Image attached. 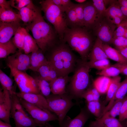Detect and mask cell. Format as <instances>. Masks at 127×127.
I'll list each match as a JSON object with an SVG mask.
<instances>
[{"mask_svg":"<svg viewBox=\"0 0 127 127\" xmlns=\"http://www.w3.org/2000/svg\"><path fill=\"white\" fill-rule=\"evenodd\" d=\"M71 78L68 75L57 77L50 83L51 92L55 95H61L67 93L66 86Z\"/></svg>","mask_w":127,"mask_h":127,"instance_id":"obj_19","label":"cell"},{"mask_svg":"<svg viewBox=\"0 0 127 127\" xmlns=\"http://www.w3.org/2000/svg\"><path fill=\"white\" fill-rule=\"evenodd\" d=\"M18 49L13 43L12 39L8 41L3 43H0V58H4L11 54L17 52Z\"/></svg>","mask_w":127,"mask_h":127,"instance_id":"obj_30","label":"cell"},{"mask_svg":"<svg viewBox=\"0 0 127 127\" xmlns=\"http://www.w3.org/2000/svg\"><path fill=\"white\" fill-rule=\"evenodd\" d=\"M123 20L119 17H117L113 19L110 21L113 24L118 26L121 24Z\"/></svg>","mask_w":127,"mask_h":127,"instance_id":"obj_50","label":"cell"},{"mask_svg":"<svg viewBox=\"0 0 127 127\" xmlns=\"http://www.w3.org/2000/svg\"><path fill=\"white\" fill-rule=\"evenodd\" d=\"M63 13H65L74 4L70 0H52Z\"/></svg>","mask_w":127,"mask_h":127,"instance_id":"obj_40","label":"cell"},{"mask_svg":"<svg viewBox=\"0 0 127 127\" xmlns=\"http://www.w3.org/2000/svg\"><path fill=\"white\" fill-rule=\"evenodd\" d=\"M32 77L41 94L46 98L49 96L51 92L49 83L39 75Z\"/></svg>","mask_w":127,"mask_h":127,"instance_id":"obj_29","label":"cell"},{"mask_svg":"<svg viewBox=\"0 0 127 127\" xmlns=\"http://www.w3.org/2000/svg\"><path fill=\"white\" fill-rule=\"evenodd\" d=\"M19 98L23 108L40 127H45L46 124L49 121L56 120L58 121V117L55 114L32 104L21 98Z\"/></svg>","mask_w":127,"mask_h":127,"instance_id":"obj_8","label":"cell"},{"mask_svg":"<svg viewBox=\"0 0 127 127\" xmlns=\"http://www.w3.org/2000/svg\"><path fill=\"white\" fill-rule=\"evenodd\" d=\"M89 67L100 70H103L110 66L109 61L108 59H102L94 61L87 62Z\"/></svg>","mask_w":127,"mask_h":127,"instance_id":"obj_36","label":"cell"},{"mask_svg":"<svg viewBox=\"0 0 127 127\" xmlns=\"http://www.w3.org/2000/svg\"><path fill=\"white\" fill-rule=\"evenodd\" d=\"M48 62L44 53L40 49L33 52L31 54L30 66L29 69L37 72L43 65Z\"/></svg>","mask_w":127,"mask_h":127,"instance_id":"obj_20","label":"cell"},{"mask_svg":"<svg viewBox=\"0 0 127 127\" xmlns=\"http://www.w3.org/2000/svg\"><path fill=\"white\" fill-rule=\"evenodd\" d=\"M111 79V83L107 92L105 100L106 102L110 101L114 97L121 83V78L119 76Z\"/></svg>","mask_w":127,"mask_h":127,"instance_id":"obj_34","label":"cell"},{"mask_svg":"<svg viewBox=\"0 0 127 127\" xmlns=\"http://www.w3.org/2000/svg\"><path fill=\"white\" fill-rule=\"evenodd\" d=\"M118 1L120 6L127 8V0H119Z\"/></svg>","mask_w":127,"mask_h":127,"instance_id":"obj_54","label":"cell"},{"mask_svg":"<svg viewBox=\"0 0 127 127\" xmlns=\"http://www.w3.org/2000/svg\"><path fill=\"white\" fill-rule=\"evenodd\" d=\"M104 16L110 21L117 17L124 19L126 17L123 14L120 8V6L118 1L114 0L108 7L107 8Z\"/></svg>","mask_w":127,"mask_h":127,"instance_id":"obj_23","label":"cell"},{"mask_svg":"<svg viewBox=\"0 0 127 127\" xmlns=\"http://www.w3.org/2000/svg\"><path fill=\"white\" fill-rule=\"evenodd\" d=\"M117 26H121L127 29V17L123 20L119 25Z\"/></svg>","mask_w":127,"mask_h":127,"instance_id":"obj_52","label":"cell"},{"mask_svg":"<svg viewBox=\"0 0 127 127\" xmlns=\"http://www.w3.org/2000/svg\"><path fill=\"white\" fill-rule=\"evenodd\" d=\"M117 27L103 16L92 28L94 33L104 44H112L113 33Z\"/></svg>","mask_w":127,"mask_h":127,"instance_id":"obj_10","label":"cell"},{"mask_svg":"<svg viewBox=\"0 0 127 127\" xmlns=\"http://www.w3.org/2000/svg\"><path fill=\"white\" fill-rule=\"evenodd\" d=\"M31 54L23 53L18 51L15 53L9 56L7 58V65L18 70L25 71L29 69Z\"/></svg>","mask_w":127,"mask_h":127,"instance_id":"obj_11","label":"cell"},{"mask_svg":"<svg viewBox=\"0 0 127 127\" xmlns=\"http://www.w3.org/2000/svg\"><path fill=\"white\" fill-rule=\"evenodd\" d=\"M89 118L88 113L82 109L79 113L73 118L66 115L59 127H83Z\"/></svg>","mask_w":127,"mask_h":127,"instance_id":"obj_16","label":"cell"},{"mask_svg":"<svg viewBox=\"0 0 127 127\" xmlns=\"http://www.w3.org/2000/svg\"><path fill=\"white\" fill-rule=\"evenodd\" d=\"M0 6L6 9L12 10L9 1L5 0H0Z\"/></svg>","mask_w":127,"mask_h":127,"instance_id":"obj_48","label":"cell"},{"mask_svg":"<svg viewBox=\"0 0 127 127\" xmlns=\"http://www.w3.org/2000/svg\"><path fill=\"white\" fill-rule=\"evenodd\" d=\"M0 127H12L10 123L4 122L0 120Z\"/></svg>","mask_w":127,"mask_h":127,"instance_id":"obj_53","label":"cell"},{"mask_svg":"<svg viewBox=\"0 0 127 127\" xmlns=\"http://www.w3.org/2000/svg\"><path fill=\"white\" fill-rule=\"evenodd\" d=\"M113 65L119 68L121 73L127 75V64L117 63Z\"/></svg>","mask_w":127,"mask_h":127,"instance_id":"obj_46","label":"cell"},{"mask_svg":"<svg viewBox=\"0 0 127 127\" xmlns=\"http://www.w3.org/2000/svg\"><path fill=\"white\" fill-rule=\"evenodd\" d=\"M26 25V29L32 32L39 48L44 54L60 40L54 28L44 20L40 9L34 20Z\"/></svg>","mask_w":127,"mask_h":127,"instance_id":"obj_2","label":"cell"},{"mask_svg":"<svg viewBox=\"0 0 127 127\" xmlns=\"http://www.w3.org/2000/svg\"><path fill=\"white\" fill-rule=\"evenodd\" d=\"M92 2L93 5L99 13L102 16H104L107 8L104 0H93Z\"/></svg>","mask_w":127,"mask_h":127,"instance_id":"obj_42","label":"cell"},{"mask_svg":"<svg viewBox=\"0 0 127 127\" xmlns=\"http://www.w3.org/2000/svg\"><path fill=\"white\" fill-rule=\"evenodd\" d=\"M21 20L18 13L13 10L6 9L0 7V21L3 22L20 21Z\"/></svg>","mask_w":127,"mask_h":127,"instance_id":"obj_28","label":"cell"},{"mask_svg":"<svg viewBox=\"0 0 127 127\" xmlns=\"http://www.w3.org/2000/svg\"><path fill=\"white\" fill-rule=\"evenodd\" d=\"M0 82L2 87L9 91L11 95L16 92L12 80L1 69L0 70Z\"/></svg>","mask_w":127,"mask_h":127,"instance_id":"obj_33","label":"cell"},{"mask_svg":"<svg viewBox=\"0 0 127 127\" xmlns=\"http://www.w3.org/2000/svg\"><path fill=\"white\" fill-rule=\"evenodd\" d=\"M16 94L19 98L43 109L52 112L46 98L41 94L21 92H16Z\"/></svg>","mask_w":127,"mask_h":127,"instance_id":"obj_14","label":"cell"},{"mask_svg":"<svg viewBox=\"0 0 127 127\" xmlns=\"http://www.w3.org/2000/svg\"><path fill=\"white\" fill-rule=\"evenodd\" d=\"M103 47L108 58L118 63L127 64V60L117 50L107 44H103Z\"/></svg>","mask_w":127,"mask_h":127,"instance_id":"obj_24","label":"cell"},{"mask_svg":"<svg viewBox=\"0 0 127 127\" xmlns=\"http://www.w3.org/2000/svg\"><path fill=\"white\" fill-rule=\"evenodd\" d=\"M120 8L123 15L127 17V8L120 6Z\"/></svg>","mask_w":127,"mask_h":127,"instance_id":"obj_55","label":"cell"},{"mask_svg":"<svg viewBox=\"0 0 127 127\" xmlns=\"http://www.w3.org/2000/svg\"><path fill=\"white\" fill-rule=\"evenodd\" d=\"M88 127H123L119 120L111 117L106 113L101 117L91 121Z\"/></svg>","mask_w":127,"mask_h":127,"instance_id":"obj_17","label":"cell"},{"mask_svg":"<svg viewBox=\"0 0 127 127\" xmlns=\"http://www.w3.org/2000/svg\"><path fill=\"white\" fill-rule=\"evenodd\" d=\"M9 1L12 7L19 11L32 2L30 0H11Z\"/></svg>","mask_w":127,"mask_h":127,"instance_id":"obj_41","label":"cell"},{"mask_svg":"<svg viewBox=\"0 0 127 127\" xmlns=\"http://www.w3.org/2000/svg\"><path fill=\"white\" fill-rule=\"evenodd\" d=\"M40 9L32 2L19 11L18 14L20 20L26 25L34 20Z\"/></svg>","mask_w":127,"mask_h":127,"instance_id":"obj_18","label":"cell"},{"mask_svg":"<svg viewBox=\"0 0 127 127\" xmlns=\"http://www.w3.org/2000/svg\"><path fill=\"white\" fill-rule=\"evenodd\" d=\"M125 98L124 97L117 101L110 110L105 113L109 117L114 118L119 115Z\"/></svg>","mask_w":127,"mask_h":127,"instance_id":"obj_38","label":"cell"},{"mask_svg":"<svg viewBox=\"0 0 127 127\" xmlns=\"http://www.w3.org/2000/svg\"></svg>","mask_w":127,"mask_h":127,"instance_id":"obj_59","label":"cell"},{"mask_svg":"<svg viewBox=\"0 0 127 127\" xmlns=\"http://www.w3.org/2000/svg\"><path fill=\"white\" fill-rule=\"evenodd\" d=\"M93 96L94 101H99L100 97V93L97 90L93 87H89Z\"/></svg>","mask_w":127,"mask_h":127,"instance_id":"obj_47","label":"cell"},{"mask_svg":"<svg viewBox=\"0 0 127 127\" xmlns=\"http://www.w3.org/2000/svg\"><path fill=\"white\" fill-rule=\"evenodd\" d=\"M45 127H54L48 123H47L45 125Z\"/></svg>","mask_w":127,"mask_h":127,"instance_id":"obj_57","label":"cell"},{"mask_svg":"<svg viewBox=\"0 0 127 127\" xmlns=\"http://www.w3.org/2000/svg\"><path fill=\"white\" fill-rule=\"evenodd\" d=\"M81 98L84 99L87 102L94 101L93 96L88 88L83 93Z\"/></svg>","mask_w":127,"mask_h":127,"instance_id":"obj_45","label":"cell"},{"mask_svg":"<svg viewBox=\"0 0 127 127\" xmlns=\"http://www.w3.org/2000/svg\"><path fill=\"white\" fill-rule=\"evenodd\" d=\"M116 48L123 56L127 60V46Z\"/></svg>","mask_w":127,"mask_h":127,"instance_id":"obj_49","label":"cell"},{"mask_svg":"<svg viewBox=\"0 0 127 127\" xmlns=\"http://www.w3.org/2000/svg\"><path fill=\"white\" fill-rule=\"evenodd\" d=\"M47 52L48 53L45 57L58 77L68 75L74 72L79 59L63 40L60 39Z\"/></svg>","mask_w":127,"mask_h":127,"instance_id":"obj_1","label":"cell"},{"mask_svg":"<svg viewBox=\"0 0 127 127\" xmlns=\"http://www.w3.org/2000/svg\"><path fill=\"white\" fill-rule=\"evenodd\" d=\"M112 44H114L116 48L127 46V39L124 37L113 38Z\"/></svg>","mask_w":127,"mask_h":127,"instance_id":"obj_44","label":"cell"},{"mask_svg":"<svg viewBox=\"0 0 127 127\" xmlns=\"http://www.w3.org/2000/svg\"><path fill=\"white\" fill-rule=\"evenodd\" d=\"M111 79L104 76L99 77L94 81L93 87L96 89L100 93H107L111 83Z\"/></svg>","mask_w":127,"mask_h":127,"instance_id":"obj_26","label":"cell"},{"mask_svg":"<svg viewBox=\"0 0 127 127\" xmlns=\"http://www.w3.org/2000/svg\"><path fill=\"white\" fill-rule=\"evenodd\" d=\"M28 32L26 29L20 26L12 39V41L19 51H23V47L25 36Z\"/></svg>","mask_w":127,"mask_h":127,"instance_id":"obj_27","label":"cell"},{"mask_svg":"<svg viewBox=\"0 0 127 127\" xmlns=\"http://www.w3.org/2000/svg\"><path fill=\"white\" fill-rule=\"evenodd\" d=\"M103 44L100 40L97 38L89 55L90 61L108 59L104 50Z\"/></svg>","mask_w":127,"mask_h":127,"instance_id":"obj_21","label":"cell"},{"mask_svg":"<svg viewBox=\"0 0 127 127\" xmlns=\"http://www.w3.org/2000/svg\"><path fill=\"white\" fill-rule=\"evenodd\" d=\"M85 2L75 4L74 7L79 26L84 27L83 9Z\"/></svg>","mask_w":127,"mask_h":127,"instance_id":"obj_39","label":"cell"},{"mask_svg":"<svg viewBox=\"0 0 127 127\" xmlns=\"http://www.w3.org/2000/svg\"><path fill=\"white\" fill-rule=\"evenodd\" d=\"M37 72L41 77L49 83L58 77L56 70L48 61L42 65Z\"/></svg>","mask_w":127,"mask_h":127,"instance_id":"obj_22","label":"cell"},{"mask_svg":"<svg viewBox=\"0 0 127 127\" xmlns=\"http://www.w3.org/2000/svg\"><path fill=\"white\" fill-rule=\"evenodd\" d=\"M117 28L115 30L116 32L125 33L127 32V29L121 26H117Z\"/></svg>","mask_w":127,"mask_h":127,"instance_id":"obj_51","label":"cell"},{"mask_svg":"<svg viewBox=\"0 0 127 127\" xmlns=\"http://www.w3.org/2000/svg\"><path fill=\"white\" fill-rule=\"evenodd\" d=\"M12 107L11 95L6 89H0V119L2 121L10 123V117Z\"/></svg>","mask_w":127,"mask_h":127,"instance_id":"obj_12","label":"cell"},{"mask_svg":"<svg viewBox=\"0 0 127 127\" xmlns=\"http://www.w3.org/2000/svg\"><path fill=\"white\" fill-rule=\"evenodd\" d=\"M74 4L65 12L66 24L68 28L79 26L74 8Z\"/></svg>","mask_w":127,"mask_h":127,"instance_id":"obj_31","label":"cell"},{"mask_svg":"<svg viewBox=\"0 0 127 127\" xmlns=\"http://www.w3.org/2000/svg\"><path fill=\"white\" fill-rule=\"evenodd\" d=\"M20 92L40 94L33 78L25 71H20L8 65Z\"/></svg>","mask_w":127,"mask_h":127,"instance_id":"obj_9","label":"cell"},{"mask_svg":"<svg viewBox=\"0 0 127 127\" xmlns=\"http://www.w3.org/2000/svg\"><path fill=\"white\" fill-rule=\"evenodd\" d=\"M87 106L88 110L97 118L101 117L104 108H103L99 101L87 102Z\"/></svg>","mask_w":127,"mask_h":127,"instance_id":"obj_35","label":"cell"},{"mask_svg":"<svg viewBox=\"0 0 127 127\" xmlns=\"http://www.w3.org/2000/svg\"><path fill=\"white\" fill-rule=\"evenodd\" d=\"M40 3L45 19L53 25L60 39L63 40L65 32L67 28L65 13L63 12L52 0H43Z\"/></svg>","mask_w":127,"mask_h":127,"instance_id":"obj_5","label":"cell"},{"mask_svg":"<svg viewBox=\"0 0 127 127\" xmlns=\"http://www.w3.org/2000/svg\"><path fill=\"white\" fill-rule=\"evenodd\" d=\"M84 27L92 29L103 16L97 10L92 2H85L83 9Z\"/></svg>","mask_w":127,"mask_h":127,"instance_id":"obj_13","label":"cell"},{"mask_svg":"<svg viewBox=\"0 0 127 127\" xmlns=\"http://www.w3.org/2000/svg\"><path fill=\"white\" fill-rule=\"evenodd\" d=\"M88 30L84 27L67 28L63 40L72 50L79 54L81 60L84 61H87L93 46L92 37Z\"/></svg>","mask_w":127,"mask_h":127,"instance_id":"obj_3","label":"cell"},{"mask_svg":"<svg viewBox=\"0 0 127 127\" xmlns=\"http://www.w3.org/2000/svg\"></svg>","mask_w":127,"mask_h":127,"instance_id":"obj_60","label":"cell"},{"mask_svg":"<svg viewBox=\"0 0 127 127\" xmlns=\"http://www.w3.org/2000/svg\"><path fill=\"white\" fill-rule=\"evenodd\" d=\"M90 69L87 61L79 59L67 88V93L73 99L81 98L83 93L88 88Z\"/></svg>","mask_w":127,"mask_h":127,"instance_id":"obj_4","label":"cell"},{"mask_svg":"<svg viewBox=\"0 0 127 127\" xmlns=\"http://www.w3.org/2000/svg\"><path fill=\"white\" fill-rule=\"evenodd\" d=\"M127 93V79L121 82L113 98L109 101L108 105L105 107L106 111H108L118 100L122 99Z\"/></svg>","mask_w":127,"mask_h":127,"instance_id":"obj_25","label":"cell"},{"mask_svg":"<svg viewBox=\"0 0 127 127\" xmlns=\"http://www.w3.org/2000/svg\"><path fill=\"white\" fill-rule=\"evenodd\" d=\"M46 98L51 111L57 116L60 125L68 112L74 105L72 101L73 99L67 93L59 95L52 94Z\"/></svg>","mask_w":127,"mask_h":127,"instance_id":"obj_6","label":"cell"},{"mask_svg":"<svg viewBox=\"0 0 127 127\" xmlns=\"http://www.w3.org/2000/svg\"><path fill=\"white\" fill-rule=\"evenodd\" d=\"M119 120L122 121L127 118V96L125 97L119 113Z\"/></svg>","mask_w":127,"mask_h":127,"instance_id":"obj_43","label":"cell"},{"mask_svg":"<svg viewBox=\"0 0 127 127\" xmlns=\"http://www.w3.org/2000/svg\"><path fill=\"white\" fill-rule=\"evenodd\" d=\"M75 1L79 3H83L86 1V0H75Z\"/></svg>","mask_w":127,"mask_h":127,"instance_id":"obj_56","label":"cell"},{"mask_svg":"<svg viewBox=\"0 0 127 127\" xmlns=\"http://www.w3.org/2000/svg\"><path fill=\"white\" fill-rule=\"evenodd\" d=\"M124 37L126 38L127 39V32L125 33Z\"/></svg>","mask_w":127,"mask_h":127,"instance_id":"obj_58","label":"cell"},{"mask_svg":"<svg viewBox=\"0 0 127 127\" xmlns=\"http://www.w3.org/2000/svg\"><path fill=\"white\" fill-rule=\"evenodd\" d=\"M120 73V71L119 68L113 65L98 72L97 74L108 77L111 76L114 77L118 76L119 74Z\"/></svg>","mask_w":127,"mask_h":127,"instance_id":"obj_37","label":"cell"},{"mask_svg":"<svg viewBox=\"0 0 127 127\" xmlns=\"http://www.w3.org/2000/svg\"><path fill=\"white\" fill-rule=\"evenodd\" d=\"M16 93L11 95L10 117L14 120L15 127H40L32 117L28 115Z\"/></svg>","mask_w":127,"mask_h":127,"instance_id":"obj_7","label":"cell"},{"mask_svg":"<svg viewBox=\"0 0 127 127\" xmlns=\"http://www.w3.org/2000/svg\"><path fill=\"white\" fill-rule=\"evenodd\" d=\"M39 48L34 38L27 32L25 36L23 50L24 53L29 54L38 50Z\"/></svg>","mask_w":127,"mask_h":127,"instance_id":"obj_32","label":"cell"},{"mask_svg":"<svg viewBox=\"0 0 127 127\" xmlns=\"http://www.w3.org/2000/svg\"><path fill=\"white\" fill-rule=\"evenodd\" d=\"M20 22L9 23L0 22V43H6L11 39L20 26Z\"/></svg>","mask_w":127,"mask_h":127,"instance_id":"obj_15","label":"cell"}]
</instances>
